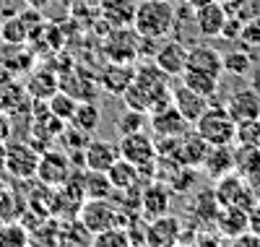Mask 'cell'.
Listing matches in <instances>:
<instances>
[{"label": "cell", "mask_w": 260, "mask_h": 247, "mask_svg": "<svg viewBox=\"0 0 260 247\" xmlns=\"http://www.w3.org/2000/svg\"><path fill=\"white\" fill-rule=\"evenodd\" d=\"M76 99L71 97V94H65L62 88H57V91L47 99V107H50V112L57 117V120H62V122H71V117H73V112H76Z\"/></svg>", "instance_id": "836d02e7"}, {"label": "cell", "mask_w": 260, "mask_h": 247, "mask_svg": "<svg viewBox=\"0 0 260 247\" xmlns=\"http://www.w3.org/2000/svg\"><path fill=\"white\" fill-rule=\"evenodd\" d=\"M148 122H151V128H154L156 136H175V138L185 136V133L192 128V122H187L172 102L156 107L154 112H148Z\"/></svg>", "instance_id": "30bf717a"}, {"label": "cell", "mask_w": 260, "mask_h": 247, "mask_svg": "<svg viewBox=\"0 0 260 247\" xmlns=\"http://www.w3.org/2000/svg\"><path fill=\"white\" fill-rule=\"evenodd\" d=\"M133 78H136V68L130 63H115V60H110V63H107V68L102 71V76H99V86L104 88L107 94L122 97L125 88L133 83Z\"/></svg>", "instance_id": "5bb4252c"}, {"label": "cell", "mask_w": 260, "mask_h": 247, "mask_svg": "<svg viewBox=\"0 0 260 247\" xmlns=\"http://www.w3.org/2000/svg\"><path fill=\"white\" fill-rule=\"evenodd\" d=\"M60 242L62 244H91L94 234L83 227V221L78 219H62V227H60Z\"/></svg>", "instance_id": "4dcf8cb0"}, {"label": "cell", "mask_w": 260, "mask_h": 247, "mask_svg": "<svg viewBox=\"0 0 260 247\" xmlns=\"http://www.w3.org/2000/svg\"><path fill=\"white\" fill-rule=\"evenodd\" d=\"M29 242H31V234L24 227V221L13 219L0 227V247H26Z\"/></svg>", "instance_id": "f546056e"}, {"label": "cell", "mask_w": 260, "mask_h": 247, "mask_svg": "<svg viewBox=\"0 0 260 247\" xmlns=\"http://www.w3.org/2000/svg\"><path fill=\"white\" fill-rule=\"evenodd\" d=\"M29 94H26V86L18 83L11 73H0V109L8 112V115H18L24 112L29 104Z\"/></svg>", "instance_id": "9a60e30c"}, {"label": "cell", "mask_w": 260, "mask_h": 247, "mask_svg": "<svg viewBox=\"0 0 260 247\" xmlns=\"http://www.w3.org/2000/svg\"><path fill=\"white\" fill-rule=\"evenodd\" d=\"M177 18V8L172 0H138L136 16H133V29L143 39H164Z\"/></svg>", "instance_id": "7a4b0ae2"}, {"label": "cell", "mask_w": 260, "mask_h": 247, "mask_svg": "<svg viewBox=\"0 0 260 247\" xmlns=\"http://www.w3.org/2000/svg\"><path fill=\"white\" fill-rule=\"evenodd\" d=\"M213 198L219 208H240V211H252L257 206V190L247 182L240 172H232L226 177L216 179Z\"/></svg>", "instance_id": "3957f363"}, {"label": "cell", "mask_w": 260, "mask_h": 247, "mask_svg": "<svg viewBox=\"0 0 260 247\" xmlns=\"http://www.w3.org/2000/svg\"><path fill=\"white\" fill-rule=\"evenodd\" d=\"M247 229H250L255 237H260V200H257V206L247 213Z\"/></svg>", "instance_id": "60d3db41"}, {"label": "cell", "mask_w": 260, "mask_h": 247, "mask_svg": "<svg viewBox=\"0 0 260 247\" xmlns=\"http://www.w3.org/2000/svg\"><path fill=\"white\" fill-rule=\"evenodd\" d=\"M24 86H26V94L31 102H47L60 88V76L52 71H34Z\"/></svg>", "instance_id": "7402d4cb"}, {"label": "cell", "mask_w": 260, "mask_h": 247, "mask_svg": "<svg viewBox=\"0 0 260 247\" xmlns=\"http://www.w3.org/2000/svg\"><path fill=\"white\" fill-rule=\"evenodd\" d=\"M182 239V221L177 216L161 213L156 219H148L146 244L148 247H172Z\"/></svg>", "instance_id": "9c48e42d"}, {"label": "cell", "mask_w": 260, "mask_h": 247, "mask_svg": "<svg viewBox=\"0 0 260 247\" xmlns=\"http://www.w3.org/2000/svg\"><path fill=\"white\" fill-rule=\"evenodd\" d=\"M172 76L164 73L156 63H146L136 68V78L125 88V104L130 109L141 112H154L156 107L172 102Z\"/></svg>", "instance_id": "6da1fadb"}, {"label": "cell", "mask_w": 260, "mask_h": 247, "mask_svg": "<svg viewBox=\"0 0 260 247\" xmlns=\"http://www.w3.org/2000/svg\"><path fill=\"white\" fill-rule=\"evenodd\" d=\"M0 73H3V60H0Z\"/></svg>", "instance_id": "7dc6e473"}, {"label": "cell", "mask_w": 260, "mask_h": 247, "mask_svg": "<svg viewBox=\"0 0 260 247\" xmlns=\"http://www.w3.org/2000/svg\"><path fill=\"white\" fill-rule=\"evenodd\" d=\"M60 141H62V146L68 148L71 153H81L83 156V148L89 146V141H91V133L76 128L73 122H65V128L60 133Z\"/></svg>", "instance_id": "d6a6232c"}, {"label": "cell", "mask_w": 260, "mask_h": 247, "mask_svg": "<svg viewBox=\"0 0 260 247\" xmlns=\"http://www.w3.org/2000/svg\"><path fill=\"white\" fill-rule=\"evenodd\" d=\"M151 60H154L164 73H169L172 78L182 76L185 65H187V47H185V44H180V42H164L161 47L154 50Z\"/></svg>", "instance_id": "2e32d148"}, {"label": "cell", "mask_w": 260, "mask_h": 247, "mask_svg": "<svg viewBox=\"0 0 260 247\" xmlns=\"http://www.w3.org/2000/svg\"><path fill=\"white\" fill-rule=\"evenodd\" d=\"M234 122H242L250 117H260V88L247 86V88H237L229 97L226 107H224Z\"/></svg>", "instance_id": "4fadbf2b"}, {"label": "cell", "mask_w": 260, "mask_h": 247, "mask_svg": "<svg viewBox=\"0 0 260 247\" xmlns=\"http://www.w3.org/2000/svg\"><path fill=\"white\" fill-rule=\"evenodd\" d=\"M71 159L62 151L45 148L39 153V164H37V179L47 188H60L65 185V179L71 177Z\"/></svg>", "instance_id": "ba28073f"}, {"label": "cell", "mask_w": 260, "mask_h": 247, "mask_svg": "<svg viewBox=\"0 0 260 247\" xmlns=\"http://www.w3.org/2000/svg\"><path fill=\"white\" fill-rule=\"evenodd\" d=\"M96 247H130V239H127V232L122 224H117V227H110L104 229L99 234H94V242Z\"/></svg>", "instance_id": "d590c367"}, {"label": "cell", "mask_w": 260, "mask_h": 247, "mask_svg": "<svg viewBox=\"0 0 260 247\" xmlns=\"http://www.w3.org/2000/svg\"><path fill=\"white\" fill-rule=\"evenodd\" d=\"M50 3H52V0H26V6H29V8H37V11L47 8Z\"/></svg>", "instance_id": "7bdbcfd3"}, {"label": "cell", "mask_w": 260, "mask_h": 247, "mask_svg": "<svg viewBox=\"0 0 260 247\" xmlns=\"http://www.w3.org/2000/svg\"><path fill=\"white\" fill-rule=\"evenodd\" d=\"M169 190L161 182H151L146 190H141V213L143 219H156L161 213H169Z\"/></svg>", "instance_id": "ffe728a7"}, {"label": "cell", "mask_w": 260, "mask_h": 247, "mask_svg": "<svg viewBox=\"0 0 260 247\" xmlns=\"http://www.w3.org/2000/svg\"><path fill=\"white\" fill-rule=\"evenodd\" d=\"M0 39L6 44H13V47H21V44L29 42V29H26L24 21H21V16H13V18L0 24Z\"/></svg>", "instance_id": "1f68e13d"}, {"label": "cell", "mask_w": 260, "mask_h": 247, "mask_svg": "<svg viewBox=\"0 0 260 247\" xmlns=\"http://www.w3.org/2000/svg\"><path fill=\"white\" fill-rule=\"evenodd\" d=\"M250 68H252V60H250V55L247 52H229V55H224V73H229V76H245V73H250Z\"/></svg>", "instance_id": "8d00e7d4"}, {"label": "cell", "mask_w": 260, "mask_h": 247, "mask_svg": "<svg viewBox=\"0 0 260 247\" xmlns=\"http://www.w3.org/2000/svg\"><path fill=\"white\" fill-rule=\"evenodd\" d=\"M0 172H3V146H0Z\"/></svg>", "instance_id": "ee69618b"}, {"label": "cell", "mask_w": 260, "mask_h": 247, "mask_svg": "<svg viewBox=\"0 0 260 247\" xmlns=\"http://www.w3.org/2000/svg\"><path fill=\"white\" fill-rule=\"evenodd\" d=\"M182 83L190 86L192 91H198L208 99L216 97V91H219V83H221V76H213V73H206V71H192V68H185L182 71Z\"/></svg>", "instance_id": "d4e9b609"}, {"label": "cell", "mask_w": 260, "mask_h": 247, "mask_svg": "<svg viewBox=\"0 0 260 247\" xmlns=\"http://www.w3.org/2000/svg\"><path fill=\"white\" fill-rule=\"evenodd\" d=\"M60 88L65 94H71L76 102H94L99 83H96V78L81 76V73H71V76L60 78Z\"/></svg>", "instance_id": "603a6c76"}, {"label": "cell", "mask_w": 260, "mask_h": 247, "mask_svg": "<svg viewBox=\"0 0 260 247\" xmlns=\"http://www.w3.org/2000/svg\"><path fill=\"white\" fill-rule=\"evenodd\" d=\"M136 6H138V0H104L102 13L112 24H117V29H125V26H133Z\"/></svg>", "instance_id": "484cf974"}, {"label": "cell", "mask_w": 260, "mask_h": 247, "mask_svg": "<svg viewBox=\"0 0 260 247\" xmlns=\"http://www.w3.org/2000/svg\"><path fill=\"white\" fill-rule=\"evenodd\" d=\"M240 39H242V44H247V47H260V16L245 21L242 32H240Z\"/></svg>", "instance_id": "f35d334b"}, {"label": "cell", "mask_w": 260, "mask_h": 247, "mask_svg": "<svg viewBox=\"0 0 260 247\" xmlns=\"http://www.w3.org/2000/svg\"><path fill=\"white\" fill-rule=\"evenodd\" d=\"M234 143H245V146L260 148V117H250V120L237 122Z\"/></svg>", "instance_id": "e575fe53"}, {"label": "cell", "mask_w": 260, "mask_h": 247, "mask_svg": "<svg viewBox=\"0 0 260 247\" xmlns=\"http://www.w3.org/2000/svg\"><path fill=\"white\" fill-rule=\"evenodd\" d=\"M3 6H6V0H0V13H3Z\"/></svg>", "instance_id": "bcb514c9"}, {"label": "cell", "mask_w": 260, "mask_h": 247, "mask_svg": "<svg viewBox=\"0 0 260 247\" xmlns=\"http://www.w3.org/2000/svg\"><path fill=\"white\" fill-rule=\"evenodd\" d=\"M245 179H247V182H250V185H252L255 190H260V159H257V164L252 167V172H250V174H247Z\"/></svg>", "instance_id": "b9f144b4"}, {"label": "cell", "mask_w": 260, "mask_h": 247, "mask_svg": "<svg viewBox=\"0 0 260 247\" xmlns=\"http://www.w3.org/2000/svg\"><path fill=\"white\" fill-rule=\"evenodd\" d=\"M117 151H120V159L136 164L141 174L143 172L156 174V143H154V138H151V136H146L143 130L120 136Z\"/></svg>", "instance_id": "8992f818"}, {"label": "cell", "mask_w": 260, "mask_h": 247, "mask_svg": "<svg viewBox=\"0 0 260 247\" xmlns=\"http://www.w3.org/2000/svg\"><path fill=\"white\" fill-rule=\"evenodd\" d=\"M148 122V112H141V109H130L127 107V112L120 117V122H117V130H120V136H127V133H138V130H143V125Z\"/></svg>", "instance_id": "74e56055"}, {"label": "cell", "mask_w": 260, "mask_h": 247, "mask_svg": "<svg viewBox=\"0 0 260 247\" xmlns=\"http://www.w3.org/2000/svg\"><path fill=\"white\" fill-rule=\"evenodd\" d=\"M120 159V151L110 141H99L91 138L89 146L83 148V167L86 169H96V172H110V167Z\"/></svg>", "instance_id": "e0dca14e"}, {"label": "cell", "mask_w": 260, "mask_h": 247, "mask_svg": "<svg viewBox=\"0 0 260 247\" xmlns=\"http://www.w3.org/2000/svg\"><path fill=\"white\" fill-rule=\"evenodd\" d=\"M211 143H206L195 130H187L185 136L180 138V148H177V159L192 169H198L203 167V159H206V153H208Z\"/></svg>", "instance_id": "44dd1931"}, {"label": "cell", "mask_w": 260, "mask_h": 247, "mask_svg": "<svg viewBox=\"0 0 260 247\" xmlns=\"http://www.w3.org/2000/svg\"><path fill=\"white\" fill-rule=\"evenodd\" d=\"M99 120H102V112H99L96 102H78L73 117H71V122H73L76 128L91 133V136H94V130L99 128Z\"/></svg>", "instance_id": "f1b7e54d"}, {"label": "cell", "mask_w": 260, "mask_h": 247, "mask_svg": "<svg viewBox=\"0 0 260 247\" xmlns=\"http://www.w3.org/2000/svg\"><path fill=\"white\" fill-rule=\"evenodd\" d=\"M192 130L211 146H234L237 122L232 120V115L224 107H208L203 115L192 122Z\"/></svg>", "instance_id": "277c9868"}, {"label": "cell", "mask_w": 260, "mask_h": 247, "mask_svg": "<svg viewBox=\"0 0 260 247\" xmlns=\"http://www.w3.org/2000/svg\"><path fill=\"white\" fill-rule=\"evenodd\" d=\"M203 172L213 179L226 177L234 172V146H211L206 159H203Z\"/></svg>", "instance_id": "d6986e66"}, {"label": "cell", "mask_w": 260, "mask_h": 247, "mask_svg": "<svg viewBox=\"0 0 260 247\" xmlns=\"http://www.w3.org/2000/svg\"><path fill=\"white\" fill-rule=\"evenodd\" d=\"M0 24H3V21H0Z\"/></svg>", "instance_id": "c3c4849f"}, {"label": "cell", "mask_w": 260, "mask_h": 247, "mask_svg": "<svg viewBox=\"0 0 260 247\" xmlns=\"http://www.w3.org/2000/svg\"><path fill=\"white\" fill-rule=\"evenodd\" d=\"M110 182H112V190L122 193V190H136L138 182H141V172L136 164H130L125 159H117L112 167H110Z\"/></svg>", "instance_id": "cb8c5ba5"}, {"label": "cell", "mask_w": 260, "mask_h": 247, "mask_svg": "<svg viewBox=\"0 0 260 247\" xmlns=\"http://www.w3.org/2000/svg\"><path fill=\"white\" fill-rule=\"evenodd\" d=\"M11 136H13V120H11L8 112L0 109V146L6 141H11Z\"/></svg>", "instance_id": "ab89813d"}, {"label": "cell", "mask_w": 260, "mask_h": 247, "mask_svg": "<svg viewBox=\"0 0 260 247\" xmlns=\"http://www.w3.org/2000/svg\"><path fill=\"white\" fill-rule=\"evenodd\" d=\"M6 193V185H3V179H0V195H3Z\"/></svg>", "instance_id": "f6af8a7d"}, {"label": "cell", "mask_w": 260, "mask_h": 247, "mask_svg": "<svg viewBox=\"0 0 260 247\" xmlns=\"http://www.w3.org/2000/svg\"><path fill=\"white\" fill-rule=\"evenodd\" d=\"M185 68L221 76V73H224V55H221L219 50L208 47V44H198V47L187 50V65H185Z\"/></svg>", "instance_id": "ac0fdd59"}, {"label": "cell", "mask_w": 260, "mask_h": 247, "mask_svg": "<svg viewBox=\"0 0 260 247\" xmlns=\"http://www.w3.org/2000/svg\"><path fill=\"white\" fill-rule=\"evenodd\" d=\"M229 18V11L219 0H206L195 8V26L203 37H219L224 32V24Z\"/></svg>", "instance_id": "8fae6325"}, {"label": "cell", "mask_w": 260, "mask_h": 247, "mask_svg": "<svg viewBox=\"0 0 260 247\" xmlns=\"http://www.w3.org/2000/svg\"><path fill=\"white\" fill-rule=\"evenodd\" d=\"M185 3H187V0H185Z\"/></svg>", "instance_id": "681fc988"}, {"label": "cell", "mask_w": 260, "mask_h": 247, "mask_svg": "<svg viewBox=\"0 0 260 247\" xmlns=\"http://www.w3.org/2000/svg\"><path fill=\"white\" fill-rule=\"evenodd\" d=\"M216 224H219V232L226 239H234L237 234H242L247 229V211H240V208H219V213H216Z\"/></svg>", "instance_id": "83f0119b"}, {"label": "cell", "mask_w": 260, "mask_h": 247, "mask_svg": "<svg viewBox=\"0 0 260 247\" xmlns=\"http://www.w3.org/2000/svg\"><path fill=\"white\" fill-rule=\"evenodd\" d=\"M39 164V151L29 141H6L3 143V172H8L13 179H34Z\"/></svg>", "instance_id": "5b68a950"}, {"label": "cell", "mask_w": 260, "mask_h": 247, "mask_svg": "<svg viewBox=\"0 0 260 247\" xmlns=\"http://www.w3.org/2000/svg\"><path fill=\"white\" fill-rule=\"evenodd\" d=\"M81 188H83V198H110L112 195V182L107 172H96V169H86L81 172Z\"/></svg>", "instance_id": "4316f807"}, {"label": "cell", "mask_w": 260, "mask_h": 247, "mask_svg": "<svg viewBox=\"0 0 260 247\" xmlns=\"http://www.w3.org/2000/svg\"><path fill=\"white\" fill-rule=\"evenodd\" d=\"M172 104L180 109V115L187 122H195L211 107V99L203 97V94H198V91H192L190 86L180 83V86H172Z\"/></svg>", "instance_id": "7c38bea8"}, {"label": "cell", "mask_w": 260, "mask_h": 247, "mask_svg": "<svg viewBox=\"0 0 260 247\" xmlns=\"http://www.w3.org/2000/svg\"><path fill=\"white\" fill-rule=\"evenodd\" d=\"M78 219L83 221V227L89 229L91 234H99V232H104V229L122 224L120 211H117L107 198H86L83 203H81Z\"/></svg>", "instance_id": "52a82bcc"}]
</instances>
